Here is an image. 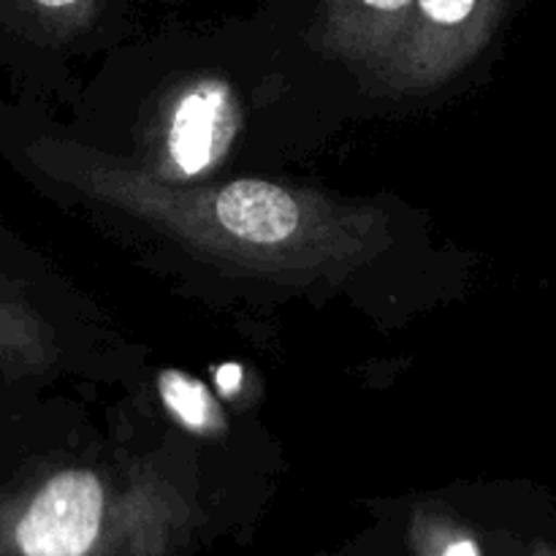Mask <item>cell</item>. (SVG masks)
<instances>
[{
  "instance_id": "7",
  "label": "cell",
  "mask_w": 556,
  "mask_h": 556,
  "mask_svg": "<svg viewBox=\"0 0 556 556\" xmlns=\"http://www.w3.org/2000/svg\"><path fill=\"white\" fill-rule=\"evenodd\" d=\"M36 5H41V9H49V11H60V9H71V5L81 3V0H33Z\"/></svg>"
},
{
  "instance_id": "4",
  "label": "cell",
  "mask_w": 556,
  "mask_h": 556,
  "mask_svg": "<svg viewBox=\"0 0 556 556\" xmlns=\"http://www.w3.org/2000/svg\"><path fill=\"white\" fill-rule=\"evenodd\" d=\"M157 391L168 410L177 416V421L193 432L212 434L223 429V413L217 407V400L201 380L177 372V369H166L157 378Z\"/></svg>"
},
{
  "instance_id": "1",
  "label": "cell",
  "mask_w": 556,
  "mask_h": 556,
  "mask_svg": "<svg viewBox=\"0 0 556 556\" xmlns=\"http://www.w3.org/2000/svg\"><path fill=\"white\" fill-rule=\"evenodd\" d=\"M106 494L90 470H63L0 516V556H92L103 535Z\"/></svg>"
},
{
  "instance_id": "2",
  "label": "cell",
  "mask_w": 556,
  "mask_h": 556,
  "mask_svg": "<svg viewBox=\"0 0 556 556\" xmlns=\"http://www.w3.org/2000/svg\"><path fill=\"white\" fill-rule=\"evenodd\" d=\"M237 134V103L223 81L210 79L179 98L168 125L166 150L174 168L188 177L223 157Z\"/></svg>"
},
{
  "instance_id": "8",
  "label": "cell",
  "mask_w": 556,
  "mask_h": 556,
  "mask_svg": "<svg viewBox=\"0 0 556 556\" xmlns=\"http://www.w3.org/2000/svg\"><path fill=\"white\" fill-rule=\"evenodd\" d=\"M525 556H556V543H548V541L535 543V546H532Z\"/></svg>"
},
{
  "instance_id": "3",
  "label": "cell",
  "mask_w": 556,
  "mask_h": 556,
  "mask_svg": "<svg viewBox=\"0 0 556 556\" xmlns=\"http://www.w3.org/2000/svg\"><path fill=\"white\" fill-rule=\"evenodd\" d=\"M217 223L250 244H277L299 226V204L286 188L261 179H239L217 193Z\"/></svg>"
},
{
  "instance_id": "6",
  "label": "cell",
  "mask_w": 556,
  "mask_h": 556,
  "mask_svg": "<svg viewBox=\"0 0 556 556\" xmlns=\"http://www.w3.org/2000/svg\"><path fill=\"white\" fill-rule=\"evenodd\" d=\"M239 367L237 364H226V367H220V372H217V383H220V389L226 391V394H233V391L239 389Z\"/></svg>"
},
{
  "instance_id": "5",
  "label": "cell",
  "mask_w": 556,
  "mask_h": 556,
  "mask_svg": "<svg viewBox=\"0 0 556 556\" xmlns=\"http://www.w3.org/2000/svg\"><path fill=\"white\" fill-rule=\"evenodd\" d=\"M416 0H334V14L353 30H389L410 16Z\"/></svg>"
}]
</instances>
